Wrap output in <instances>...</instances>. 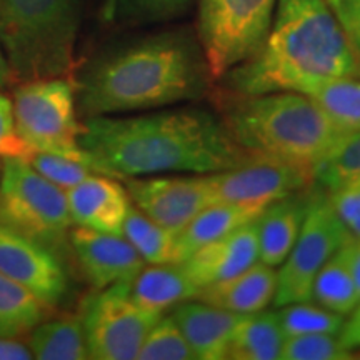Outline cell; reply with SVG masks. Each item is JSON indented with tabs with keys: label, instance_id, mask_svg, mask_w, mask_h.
<instances>
[{
	"label": "cell",
	"instance_id": "obj_6",
	"mask_svg": "<svg viewBox=\"0 0 360 360\" xmlns=\"http://www.w3.org/2000/svg\"><path fill=\"white\" fill-rule=\"evenodd\" d=\"M0 169V222L51 250L62 249L74 224L65 191L22 157L4 159Z\"/></svg>",
	"mask_w": 360,
	"mask_h": 360
},
{
	"label": "cell",
	"instance_id": "obj_14",
	"mask_svg": "<svg viewBox=\"0 0 360 360\" xmlns=\"http://www.w3.org/2000/svg\"><path fill=\"white\" fill-rule=\"evenodd\" d=\"M69 244L84 277L96 290L132 278L146 265L124 236L77 227L70 232Z\"/></svg>",
	"mask_w": 360,
	"mask_h": 360
},
{
	"label": "cell",
	"instance_id": "obj_11",
	"mask_svg": "<svg viewBox=\"0 0 360 360\" xmlns=\"http://www.w3.org/2000/svg\"><path fill=\"white\" fill-rule=\"evenodd\" d=\"M205 179L215 202L257 209H265L272 202L305 191L314 184L309 170L264 157H254L238 167L222 172L205 174Z\"/></svg>",
	"mask_w": 360,
	"mask_h": 360
},
{
	"label": "cell",
	"instance_id": "obj_15",
	"mask_svg": "<svg viewBox=\"0 0 360 360\" xmlns=\"http://www.w3.org/2000/svg\"><path fill=\"white\" fill-rule=\"evenodd\" d=\"M65 193L72 222L77 227L122 236L132 204L127 188L115 177L92 174Z\"/></svg>",
	"mask_w": 360,
	"mask_h": 360
},
{
	"label": "cell",
	"instance_id": "obj_5",
	"mask_svg": "<svg viewBox=\"0 0 360 360\" xmlns=\"http://www.w3.org/2000/svg\"><path fill=\"white\" fill-rule=\"evenodd\" d=\"M79 24V0H0V45L12 77L70 74Z\"/></svg>",
	"mask_w": 360,
	"mask_h": 360
},
{
	"label": "cell",
	"instance_id": "obj_26",
	"mask_svg": "<svg viewBox=\"0 0 360 360\" xmlns=\"http://www.w3.org/2000/svg\"><path fill=\"white\" fill-rule=\"evenodd\" d=\"M309 96L340 132L360 129V77H340L319 85Z\"/></svg>",
	"mask_w": 360,
	"mask_h": 360
},
{
	"label": "cell",
	"instance_id": "obj_32",
	"mask_svg": "<svg viewBox=\"0 0 360 360\" xmlns=\"http://www.w3.org/2000/svg\"><path fill=\"white\" fill-rule=\"evenodd\" d=\"M354 355L342 345L339 335L307 334L285 337L281 359L283 360H347Z\"/></svg>",
	"mask_w": 360,
	"mask_h": 360
},
{
	"label": "cell",
	"instance_id": "obj_28",
	"mask_svg": "<svg viewBox=\"0 0 360 360\" xmlns=\"http://www.w3.org/2000/svg\"><path fill=\"white\" fill-rule=\"evenodd\" d=\"M122 236L147 264H172L175 236L147 217L137 207H130L125 217Z\"/></svg>",
	"mask_w": 360,
	"mask_h": 360
},
{
	"label": "cell",
	"instance_id": "obj_23",
	"mask_svg": "<svg viewBox=\"0 0 360 360\" xmlns=\"http://www.w3.org/2000/svg\"><path fill=\"white\" fill-rule=\"evenodd\" d=\"M29 350L40 360L89 359L80 317H60L40 322L29 332Z\"/></svg>",
	"mask_w": 360,
	"mask_h": 360
},
{
	"label": "cell",
	"instance_id": "obj_22",
	"mask_svg": "<svg viewBox=\"0 0 360 360\" xmlns=\"http://www.w3.org/2000/svg\"><path fill=\"white\" fill-rule=\"evenodd\" d=\"M285 340L277 312L245 314L238 321L227 350L232 360H276Z\"/></svg>",
	"mask_w": 360,
	"mask_h": 360
},
{
	"label": "cell",
	"instance_id": "obj_8",
	"mask_svg": "<svg viewBox=\"0 0 360 360\" xmlns=\"http://www.w3.org/2000/svg\"><path fill=\"white\" fill-rule=\"evenodd\" d=\"M12 103L17 134L30 152H49L89 164L80 147L82 124L77 119V96L70 80H27L15 90Z\"/></svg>",
	"mask_w": 360,
	"mask_h": 360
},
{
	"label": "cell",
	"instance_id": "obj_35",
	"mask_svg": "<svg viewBox=\"0 0 360 360\" xmlns=\"http://www.w3.org/2000/svg\"><path fill=\"white\" fill-rule=\"evenodd\" d=\"M30 148L19 137L13 119V103L11 98L0 94V165L8 157H22L27 159Z\"/></svg>",
	"mask_w": 360,
	"mask_h": 360
},
{
	"label": "cell",
	"instance_id": "obj_9",
	"mask_svg": "<svg viewBox=\"0 0 360 360\" xmlns=\"http://www.w3.org/2000/svg\"><path fill=\"white\" fill-rule=\"evenodd\" d=\"M350 238L347 229L332 209L327 192L314 184L299 237L277 272L272 302L282 307L310 300L317 272Z\"/></svg>",
	"mask_w": 360,
	"mask_h": 360
},
{
	"label": "cell",
	"instance_id": "obj_39",
	"mask_svg": "<svg viewBox=\"0 0 360 360\" xmlns=\"http://www.w3.org/2000/svg\"><path fill=\"white\" fill-rule=\"evenodd\" d=\"M342 250H344L354 282L360 294V238H350L347 244L342 247Z\"/></svg>",
	"mask_w": 360,
	"mask_h": 360
},
{
	"label": "cell",
	"instance_id": "obj_4",
	"mask_svg": "<svg viewBox=\"0 0 360 360\" xmlns=\"http://www.w3.org/2000/svg\"><path fill=\"white\" fill-rule=\"evenodd\" d=\"M209 97L227 132L244 150L310 174L344 134L312 98L300 92L240 94L220 85Z\"/></svg>",
	"mask_w": 360,
	"mask_h": 360
},
{
	"label": "cell",
	"instance_id": "obj_19",
	"mask_svg": "<svg viewBox=\"0 0 360 360\" xmlns=\"http://www.w3.org/2000/svg\"><path fill=\"white\" fill-rule=\"evenodd\" d=\"M277 287V272L270 265L255 262L224 282L202 287L197 300L233 314H255L272 302Z\"/></svg>",
	"mask_w": 360,
	"mask_h": 360
},
{
	"label": "cell",
	"instance_id": "obj_1",
	"mask_svg": "<svg viewBox=\"0 0 360 360\" xmlns=\"http://www.w3.org/2000/svg\"><path fill=\"white\" fill-rule=\"evenodd\" d=\"M80 147L97 174L115 179L214 174L255 157L233 141L219 115L202 109L87 117Z\"/></svg>",
	"mask_w": 360,
	"mask_h": 360
},
{
	"label": "cell",
	"instance_id": "obj_10",
	"mask_svg": "<svg viewBox=\"0 0 360 360\" xmlns=\"http://www.w3.org/2000/svg\"><path fill=\"white\" fill-rule=\"evenodd\" d=\"M162 314L142 309L130 299L127 281L97 290L80 310L89 359H137L143 340Z\"/></svg>",
	"mask_w": 360,
	"mask_h": 360
},
{
	"label": "cell",
	"instance_id": "obj_29",
	"mask_svg": "<svg viewBox=\"0 0 360 360\" xmlns=\"http://www.w3.org/2000/svg\"><path fill=\"white\" fill-rule=\"evenodd\" d=\"M193 0H109L105 17L120 25H152L182 17Z\"/></svg>",
	"mask_w": 360,
	"mask_h": 360
},
{
	"label": "cell",
	"instance_id": "obj_24",
	"mask_svg": "<svg viewBox=\"0 0 360 360\" xmlns=\"http://www.w3.org/2000/svg\"><path fill=\"white\" fill-rule=\"evenodd\" d=\"M310 299L330 312L347 315L360 302L344 250L339 249L319 270L312 283Z\"/></svg>",
	"mask_w": 360,
	"mask_h": 360
},
{
	"label": "cell",
	"instance_id": "obj_25",
	"mask_svg": "<svg viewBox=\"0 0 360 360\" xmlns=\"http://www.w3.org/2000/svg\"><path fill=\"white\" fill-rule=\"evenodd\" d=\"M44 305L32 292L0 272V337L19 339L44 321Z\"/></svg>",
	"mask_w": 360,
	"mask_h": 360
},
{
	"label": "cell",
	"instance_id": "obj_21",
	"mask_svg": "<svg viewBox=\"0 0 360 360\" xmlns=\"http://www.w3.org/2000/svg\"><path fill=\"white\" fill-rule=\"evenodd\" d=\"M262 210L257 207L231 204V202H212L175 236L174 260L184 262L204 245L255 220Z\"/></svg>",
	"mask_w": 360,
	"mask_h": 360
},
{
	"label": "cell",
	"instance_id": "obj_2",
	"mask_svg": "<svg viewBox=\"0 0 360 360\" xmlns=\"http://www.w3.org/2000/svg\"><path fill=\"white\" fill-rule=\"evenodd\" d=\"M215 87L199 40L170 30L122 45L94 62L79 82L85 117L115 115L209 97Z\"/></svg>",
	"mask_w": 360,
	"mask_h": 360
},
{
	"label": "cell",
	"instance_id": "obj_12",
	"mask_svg": "<svg viewBox=\"0 0 360 360\" xmlns=\"http://www.w3.org/2000/svg\"><path fill=\"white\" fill-rule=\"evenodd\" d=\"M125 180V188L135 207L174 236L202 209L215 202L205 174L188 177L147 175Z\"/></svg>",
	"mask_w": 360,
	"mask_h": 360
},
{
	"label": "cell",
	"instance_id": "obj_16",
	"mask_svg": "<svg viewBox=\"0 0 360 360\" xmlns=\"http://www.w3.org/2000/svg\"><path fill=\"white\" fill-rule=\"evenodd\" d=\"M255 220L204 245L184 260V267L200 289L227 281L257 262L259 240Z\"/></svg>",
	"mask_w": 360,
	"mask_h": 360
},
{
	"label": "cell",
	"instance_id": "obj_3",
	"mask_svg": "<svg viewBox=\"0 0 360 360\" xmlns=\"http://www.w3.org/2000/svg\"><path fill=\"white\" fill-rule=\"evenodd\" d=\"M340 77H360V60L326 0H277L264 44L220 82L240 94H309Z\"/></svg>",
	"mask_w": 360,
	"mask_h": 360
},
{
	"label": "cell",
	"instance_id": "obj_34",
	"mask_svg": "<svg viewBox=\"0 0 360 360\" xmlns=\"http://www.w3.org/2000/svg\"><path fill=\"white\" fill-rule=\"evenodd\" d=\"M332 209L352 238H360V177L326 191Z\"/></svg>",
	"mask_w": 360,
	"mask_h": 360
},
{
	"label": "cell",
	"instance_id": "obj_33",
	"mask_svg": "<svg viewBox=\"0 0 360 360\" xmlns=\"http://www.w3.org/2000/svg\"><path fill=\"white\" fill-rule=\"evenodd\" d=\"M27 160L40 175L51 180L62 191H69L89 175L97 174L87 162L72 159V157L49 154V152H30Z\"/></svg>",
	"mask_w": 360,
	"mask_h": 360
},
{
	"label": "cell",
	"instance_id": "obj_40",
	"mask_svg": "<svg viewBox=\"0 0 360 360\" xmlns=\"http://www.w3.org/2000/svg\"><path fill=\"white\" fill-rule=\"evenodd\" d=\"M11 79H12L11 69H8L6 56H4V51H2V45H0V85L7 84Z\"/></svg>",
	"mask_w": 360,
	"mask_h": 360
},
{
	"label": "cell",
	"instance_id": "obj_31",
	"mask_svg": "<svg viewBox=\"0 0 360 360\" xmlns=\"http://www.w3.org/2000/svg\"><path fill=\"white\" fill-rule=\"evenodd\" d=\"M139 360H191L193 359L191 345L172 315L160 317L150 328L141 350L137 354Z\"/></svg>",
	"mask_w": 360,
	"mask_h": 360
},
{
	"label": "cell",
	"instance_id": "obj_17",
	"mask_svg": "<svg viewBox=\"0 0 360 360\" xmlns=\"http://www.w3.org/2000/svg\"><path fill=\"white\" fill-rule=\"evenodd\" d=\"M172 317L191 345L193 359L222 360L227 359L233 330L242 315L200 300L175 305Z\"/></svg>",
	"mask_w": 360,
	"mask_h": 360
},
{
	"label": "cell",
	"instance_id": "obj_18",
	"mask_svg": "<svg viewBox=\"0 0 360 360\" xmlns=\"http://www.w3.org/2000/svg\"><path fill=\"white\" fill-rule=\"evenodd\" d=\"M312 186L272 202L260 212L255 220L259 262L277 267L289 255L304 224Z\"/></svg>",
	"mask_w": 360,
	"mask_h": 360
},
{
	"label": "cell",
	"instance_id": "obj_7",
	"mask_svg": "<svg viewBox=\"0 0 360 360\" xmlns=\"http://www.w3.org/2000/svg\"><path fill=\"white\" fill-rule=\"evenodd\" d=\"M277 0H197V40L215 84L259 51Z\"/></svg>",
	"mask_w": 360,
	"mask_h": 360
},
{
	"label": "cell",
	"instance_id": "obj_13",
	"mask_svg": "<svg viewBox=\"0 0 360 360\" xmlns=\"http://www.w3.org/2000/svg\"><path fill=\"white\" fill-rule=\"evenodd\" d=\"M0 272L20 283L49 309L69 289L64 265L56 252L0 222Z\"/></svg>",
	"mask_w": 360,
	"mask_h": 360
},
{
	"label": "cell",
	"instance_id": "obj_20",
	"mask_svg": "<svg viewBox=\"0 0 360 360\" xmlns=\"http://www.w3.org/2000/svg\"><path fill=\"white\" fill-rule=\"evenodd\" d=\"M130 299L142 309L164 314L175 305L197 299L200 287L193 282L182 262L150 264L127 278Z\"/></svg>",
	"mask_w": 360,
	"mask_h": 360
},
{
	"label": "cell",
	"instance_id": "obj_36",
	"mask_svg": "<svg viewBox=\"0 0 360 360\" xmlns=\"http://www.w3.org/2000/svg\"><path fill=\"white\" fill-rule=\"evenodd\" d=\"M360 60V0H326Z\"/></svg>",
	"mask_w": 360,
	"mask_h": 360
},
{
	"label": "cell",
	"instance_id": "obj_30",
	"mask_svg": "<svg viewBox=\"0 0 360 360\" xmlns=\"http://www.w3.org/2000/svg\"><path fill=\"white\" fill-rule=\"evenodd\" d=\"M278 322L285 337L307 335V334H330L339 335L344 326V315L330 312L319 304L294 302L278 307Z\"/></svg>",
	"mask_w": 360,
	"mask_h": 360
},
{
	"label": "cell",
	"instance_id": "obj_38",
	"mask_svg": "<svg viewBox=\"0 0 360 360\" xmlns=\"http://www.w3.org/2000/svg\"><path fill=\"white\" fill-rule=\"evenodd\" d=\"M34 359L27 345L15 339L0 337V360H30Z\"/></svg>",
	"mask_w": 360,
	"mask_h": 360
},
{
	"label": "cell",
	"instance_id": "obj_27",
	"mask_svg": "<svg viewBox=\"0 0 360 360\" xmlns=\"http://www.w3.org/2000/svg\"><path fill=\"white\" fill-rule=\"evenodd\" d=\"M360 177V129L339 135L312 169V180L322 191H330Z\"/></svg>",
	"mask_w": 360,
	"mask_h": 360
},
{
	"label": "cell",
	"instance_id": "obj_37",
	"mask_svg": "<svg viewBox=\"0 0 360 360\" xmlns=\"http://www.w3.org/2000/svg\"><path fill=\"white\" fill-rule=\"evenodd\" d=\"M339 340L350 352L360 349V302L350 312L349 321L344 322V326H342V330L339 332Z\"/></svg>",
	"mask_w": 360,
	"mask_h": 360
}]
</instances>
